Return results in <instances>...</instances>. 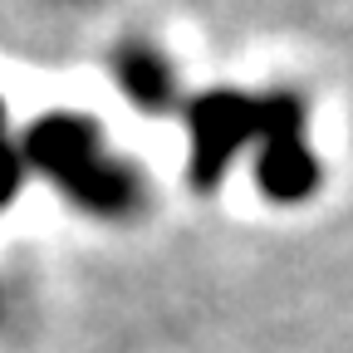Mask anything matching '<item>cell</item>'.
<instances>
[{
	"mask_svg": "<svg viewBox=\"0 0 353 353\" xmlns=\"http://www.w3.org/2000/svg\"><path fill=\"white\" fill-rule=\"evenodd\" d=\"M20 152H25V172H39L50 187L64 192L69 206L99 221H128L148 206L143 172L103 143L99 123L88 113L54 108L34 118L20 138Z\"/></svg>",
	"mask_w": 353,
	"mask_h": 353,
	"instance_id": "cell-1",
	"label": "cell"
},
{
	"mask_svg": "<svg viewBox=\"0 0 353 353\" xmlns=\"http://www.w3.org/2000/svg\"><path fill=\"white\" fill-rule=\"evenodd\" d=\"M20 182H25V152H20V143H10L6 99H0V211L20 196Z\"/></svg>",
	"mask_w": 353,
	"mask_h": 353,
	"instance_id": "cell-5",
	"label": "cell"
},
{
	"mask_svg": "<svg viewBox=\"0 0 353 353\" xmlns=\"http://www.w3.org/2000/svg\"><path fill=\"white\" fill-rule=\"evenodd\" d=\"M299 108H304V99L294 88H275V94L206 88V94H196L187 103V143H192L187 176H192V187H201V192L221 187V176L231 172L236 152L260 148Z\"/></svg>",
	"mask_w": 353,
	"mask_h": 353,
	"instance_id": "cell-2",
	"label": "cell"
},
{
	"mask_svg": "<svg viewBox=\"0 0 353 353\" xmlns=\"http://www.w3.org/2000/svg\"><path fill=\"white\" fill-rule=\"evenodd\" d=\"M304 123L309 113H290L270 138L260 143V157H255V187L265 192V201H275V206H299L319 192V157L314 148L304 143Z\"/></svg>",
	"mask_w": 353,
	"mask_h": 353,
	"instance_id": "cell-3",
	"label": "cell"
},
{
	"mask_svg": "<svg viewBox=\"0 0 353 353\" xmlns=\"http://www.w3.org/2000/svg\"><path fill=\"white\" fill-rule=\"evenodd\" d=\"M113 79L128 94L132 108H148V113H162L176 103V69L172 59L148 39H123L113 50Z\"/></svg>",
	"mask_w": 353,
	"mask_h": 353,
	"instance_id": "cell-4",
	"label": "cell"
}]
</instances>
